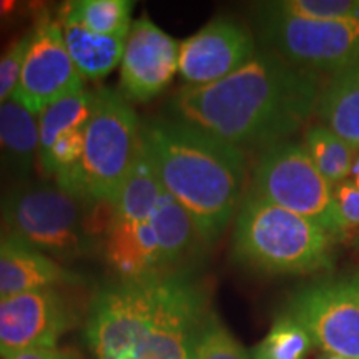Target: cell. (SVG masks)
<instances>
[{
  "label": "cell",
  "instance_id": "obj_29",
  "mask_svg": "<svg viewBox=\"0 0 359 359\" xmlns=\"http://www.w3.org/2000/svg\"><path fill=\"white\" fill-rule=\"evenodd\" d=\"M4 359H80L75 351L69 348H32L25 351L13 353Z\"/></svg>",
  "mask_w": 359,
  "mask_h": 359
},
{
  "label": "cell",
  "instance_id": "obj_14",
  "mask_svg": "<svg viewBox=\"0 0 359 359\" xmlns=\"http://www.w3.org/2000/svg\"><path fill=\"white\" fill-rule=\"evenodd\" d=\"M82 278L7 235L0 243V298L45 288H77Z\"/></svg>",
  "mask_w": 359,
  "mask_h": 359
},
{
  "label": "cell",
  "instance_id": "obj_12",
  "mask_svg": "<svg viewBox=\"0 0 359 359\" xmlns=\"http://www.w3.org/2000/svg\"><path fill=\"white\" fill-rule=\"evenodd\" d=\"M180 43L148 15L135 20L120 62V95L127 102H150L168 88L178 72Z\"/></svg>",
  "mask_w": 359,
  "mask_h": 359
},
{
  "label": "cell",
  "instance_id": "obj_28",
  "mask_svg": "<svg viewBox=\"0 0 359 359\" xmlns=\"http://www.w3.org/2000/svg\"><path fill=\"white\" fill-rule=\"evenodd\" d=\"M42 4L19 2V0H0V30L7 29L15 22L32 15L35 19Z\"/></svg>",
  "mask_w": 359,
  "mask_h": 359
},
{
  "label": "cell",
  "instance_id": "obj_5",
  "mask_svg": "<svg viewBox=\"0 0 359 359\" xmlns=\"http://www.w3.org/2000/svg\"><path fill=\"white\" fill-rule=\"evenodd\" d=\"M92 95L82 158L70 173L55 180V185L80 201H114L132 168L142 127L120 92L103 87Z\"/></svg>",
  "mask_w": 359,
  "mask_h": 359
},
{
  "label": "cell",
  "instance_id": "obj_21",
  "mask_svg": "<svg viewBox=\"0 0 359 359\" xmlns=\"http://www.w3.org/2000/svg\"><path fill=\"white\" fill-rule=\"evenodd\" d=\"M133 6L128 0H72L58 8V19L75 22L93 34L127 39Z\"/></svg>",
  "mask_w": 359,
  "mask_h": 359
},
{
  "label": "cell",
  "instance_id": "obj_23",
  "mask_svg": "<svg viewBox=\"0 0 359 359\" xmlns=\"http://www.w3.org/2000/svg\"><path fill=\"white\" fill-rule=\"evenodd\" d=\"M313 348L306 330L283 313L273 323L268 334L251 349V359H306Z\"/></svg>",
  "mask_w": 359,
  "mask_h": 359
},
{
  "label": "cell",
  "instance_id": "obj_2",
  "mask_svg": "<svg viewBox=\"0 0 359 359\" xmlns=\"http://www.w3.org/2000/svg\"><path fill=\"white\" fill-rule=\"evenodd\" d=\"M210 290L193 271L116 280L88 304L83 339L93 359H191Z\"/></svg>",
  "mask_w": 359,
  "mask_h": 359
},
{
  "label": "cell",
  "instance_id": "obj_20",
  "mask_svg": "<svg viewBox=\"0 0 359 359\" xmlns=\"http://www.w3.org/2000/svg\"><path fill=\"white\" fill-rule=\"evenodd\" d=\"M161 193H163V188L156 178L140 137L132 168L114 200L116 217L130 219V222H145L154 213Z\"/></svg>",
  "mask_w": 359,
  "mask_h": 359
},
{
  "label": "cell",
  "instance_id": "obj_18",
  "mask_svg": "<svg viewBox=\"0 0 359 359\" xmlns=\"http://www.w3.org/2000/svg\"><path fill=\"white\" fill-rule=\"evenodd\" d=\"M316 114L331 132L359 150V65L331 75L321 87Z\"/></svg>",
  "mask_w": 359,
  "mask_h": 359
},
{
  "label": "cell",
  "instance_id": "obj_1",
  "mask_svg": "<svg viewBox=\"0 0 359 359\" xmlns=\"http://www.w3.org/2000/svg\"><path fill=\"white\" fill-rule=\"evenodd\" d=\"M320 80L275 52L257 53L226 79L178 90L170 118L243 150L286 142L316 114Z\"/></svg>",
  "mask_w": 359,
  "mask_h": 359
},
{
  "label": "cell",
  "instance_id": "obj_7",
  "mask_svg": "<svg viewBox=\"0 0 359 359\" xmlns=\"http://www.w3.org/2000/svg\"><path fill=\"white\" fill-rule=\"evenodd\" d=\"M321 226L331 238H344L334 190L314 167L303 145L281 142L266 148L253 170L251 191Z\"/></svg>",
  "mask_w": 359,
  "mask_h": 359
},
{
  "label": "cell",
  "instance_id": "obj_16",
  "mask_svg": "<svg viewBox=\"0 0 359 359\" xmlns=\"http://www.w3.org/2000/svg\"><path fill=\"white\" fill-rule=\"evenodd\" d=\"M39 163V120L15 98L0 105V175L11 187L30 182Z\"/></svg>",
  "mask_w": 359,
  "mask_h": 359
},
{
  "label": "cell",
  "instance_id": "obj_24",
  "mask_svg": "<svg viewBox=\"0 0 359 359\" xmlns=\"http://www.w3.org/2000/svg\"><path fill=\"white\" fill-rule=\"evenodd\" d=\"M191 359H251L213 309L203 318L193 341Z\"/></svg>",
  "mask_w": 359,
  "mask_h": 359
},
{
  "label": "cell",
  "instance_id": "obj_13",
  "mask_svg": "<svg viewBox=\"0 0 359 359\" xmlns=\"http://www.w3.org/2000/svg\"><path fill=\"white\" fill-rule=\"evenodd\" d=\"M257 55L255 39L245 25L218 17L180 43L178 72L193 87L226 79Z\"/></svg>",
  "mask_w": 359,
  "mask_h": 359
},
{
  "label": "cell",
  "instance_id": "obj_19",
  "mask_svg": "<svg viewBox=\"0 0 359 359\" xmlns=\"http://www.w3.org/2000/svg\"><path fill=\"white\" fill-rule=\"evenodd\" d=\"M58 20L64 32L67 50L82 79H105L122 62L127 42L125 37L98 35L72 20Z\"/></svg>",
  "mask_w": 359,
  "mask_h": 359
},
{
  "label": "cell",
  "instance_id": "obj_11",
  "mask_svg": "<svg viewBox=\"0 0 359 359\" xmlns=\"http://www.w3.org/2000/svg\"><path fill=\"white\" fill-rule=\"evenodd\" d=\"M67 288H45L0 298V359L32 348H53L77 326L80 313Z\"/></svg>",
  "mask_w": 359,
  "mask_h": 359
},
{
  "label": "cell",
  "instance_id": "obj_8",
  "mask_svg": "<svg viewBox=\"0 0 359 359\" xmlns=\"http://www.w3.org/2000/svg\"><path fill=\"white\" fill-rule=\"evenodd\" d=\"M259 32L276 55L299 69L336 74L359 65V19L304 20L262 7Z\"/></svg>",
  "mask_w": 359,
  "mask_h": 359
},
{
  "label": "cell",
  "instance_id": "obj_3",
  "mask_svg": "<svg viewBox=\"0 0 359 359\" xmlns=\"http://www.w3.org/2000/svg\"><path fill=\"white\" fill-rule=\"evenodd\" d=\"M140 137L161 188L212 243L235 217L243 195V150L173 118L151 120Z\"/></svg>",
  "mask_w": 359,
  "mask_h": 359
},
{
  "label": "cell",
  "instance_id": "obj_32",
  "mask_svg": "<svg viewBox=\"0 0 359 359\" xmlns=\"http://www.w3.org/2000/svg\"><path fill=\"white\" fill-rule=\"evenodd\" d=\"M7 235H6V231H4V226H2V223H0V243H2V240L4 238H6Z\"/></svg>",
  "mask_w": 359,
  "mask_h": 359
},
{
  "label": "cell",
  "instance_id": "obj_15",
  "mask_svg": "<svg viewBox=\"0 0 359 359\" xmlns=\"http://www.w3.org/2000/svg\"><path fill=\"white\" fill-rule=\"evenodd\" d=\"M100 253L116 280H138L165 273L150 218L145 222H130L115 217L114 224L103 238Z\"/></svg>",
  "mask_w": 359,
  "mask_h": 359
},
{
  "label": "cell",
  "instance_id": "obj_6",
  "mask_svg": "<svg viewBox=\"0 0 359 359\" xmlns=\"http://www.w3.org/2000/svg\"><path fill=\"white\" fill-rule=\"evenodd\" d=\"M0 215L8 235L57 263L95 251L83 230V203L58 185L30 180L8 188Z\"/></svg>",
  "mask_w": 359,
  "mask_h": 359
},
{
  "label": "cell",
  "instance_id": "obj_31",
  "mask_svg": "<svg viewBox=\"0 0 359 359\" xmlns=\"http://www.w3.org/2000/svg\"><path fill=\"white\" fill-rule=\"evenodd\" d=\"M321 359H349V358H344V356H338V354H330V353H325L321 356Z\"/></svg>",
  "mask_w": 359,
  "mask_h": 359
},
{
  "label": "cell",
  "instance_id": "obj_22",
  "mask_svg": "<svg viewBox=\"0 0 359 359\" xmlns=\"http://www.w3.org/2000/svg\"><path fill=\"white\" fill-rule=\"evenodd\" d=\"M303 147L313 160L314 167L320 170L331 187H338L349 178L356 150L331 132L326 125L309 127L304 133Z\"/></svg>",
  "mask_w": 359,
  "mask_h": 359
},
{
  "label": "cell",
  "instance_id": "obj_25",
  "mask_svg": "<svg viewBox=\"0 0 359 359\" xmlns=\"http://www.w3.org/2000/svg\"><path fill=\"white\" fill-rule=\"evenodd\" d=\"M264 11L304 20L359 19L356 0H281L262 6Z\"/></svg>",
  "mask_w": 359,
  "mask_h": 359
},
{
  "label": "cell",
  "instance_id": "obj_30",
  "mask_svg": "<svg viewBox=\"0 0 359 359\" xmlns=\"http://www.w3.org/2000/svg\"><path fill=\"white\" fill-rule=\"evenodd\" d=\"M349 182L359 188V150H356V155H354L351 173H349Z\"/></svg>",
  "mask_w": 359,
  "mask_h": 359
},
{
  "label": "cell",
  "instance_id": "obj_26",
  "mask_svg": "<svg viewBox=\"0 0 359 359\" xmlns=\"http://www.w3.org/2000/svg\"><path fill=\"white\" fill-rule=\"evenodd\" d=\"M30 30L25 32L22 37L8 45L6 52L0 55V105L12 98L15 92L17 85H19L22 65H24V58L27 47H29Z\"/></svg>",
  "mask_w": 359,
  "mask_h": 359
},
{
  "label": "cell",
  "instance_id": "obj_4",
  "mask_svg": "<svg viewBox=\"0 0 359 359\" xmlns=\"http://www.w3.org/2000/svg\"><path fill=\"white\" fill-rule=\"evenodd\" d=\"M331 241L318 224L248 193L236 215L233 258L264 275H308L331 266Z\"/></svg>",
  "mask_w": 359,
  "mask_h": 359
},
{
  "label": "cell",
  "instance_id": "obj_10",
  "mask_svg": "<svg viewBox=\"0 0 359 359\" xmlns=\"http://www.w3.org/2000/svg\"><path fill=\"white\" fill-rule=\"evenodd\" d=\"M82 77L65 47L58 17L42 4L30 29V40L13 98L34 115L53 102L82 90Z\"/></svg>",
  "mask_w": 359,
  "mask_h": 359
},
{
  "label": "cell",
  "instance_id": "obj_17",
  "mask_svg": "<svg viewBox=\"0 0 359 359\" xmlns=\"http://www.w3.org/2000/svg\"><path fill=\"white\" fill-rule=\"evenodd\" d=\"M150 224L158 241L163 271H193L208 243L196 230L190 215L165 190L150 215Z\"/></svg>",
  "mask_w": 359,
  "mask_h": 359
},
{
  "label": "cell",
  "instance_id": "obj_27",
  "mask_svg": "<svg viewBox=\"0 0 359 359\" xmlns=\"http://www.w3.org/2000/svg\"><path fill=\"white\" fill-rule=\"evenodd\" d=\"M334 200L348 233L359 228V188L349 180L334 187Z\"/></svg>",
  "mask_w": 359,
  "mask_h": 359
},
{
  "label": "cell",
  "instance_id": "obj_9",
  "mask_svg": "<svg viewBox=\"0 0 359 359\" xmlns=\"http://www.w3.org/2000/svg\"><path fill=\"white\" fill-rule=\"evenodd\" d=\"M285 313L325 353L359 359V273L304 286L291 296Z\"/></svg>",
  "mask_w": 359,
  "mask_h": 359
}]
</instances>
